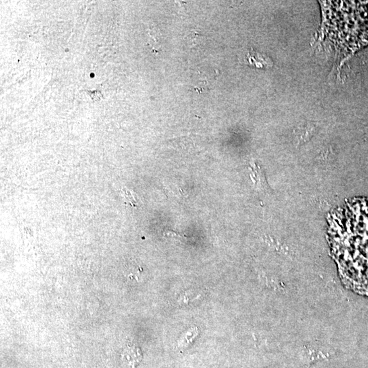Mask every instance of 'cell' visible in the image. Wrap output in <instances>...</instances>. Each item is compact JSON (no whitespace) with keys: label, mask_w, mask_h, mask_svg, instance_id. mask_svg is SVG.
Returning <instances> with one entry per match:
<instances>
[{"label":"cell","mask_w":368,"mask_h":368,"mask_svg":"<svg viewBox=\"0 0 368 368\" xmlns=\"http://www.w3.org/2000/svg\"><path fill=\"white\" fill-rule=\"evenodd\" d=\"M123 356L126 358L129 365L132 366V368H135V366L137 365L142 359V354L140 350L134 346L127 348L123 352Z\"/></svg>","instance_id":"cell-2"},{"label":"cell","mask_w":368,"mask_h":368,"mask_svg":"<svg viewBox=\"0 0 368 368\" xmlns=\"http://www.w3.org/2000/svg\"><path fill=\"white\" fill-rule=\"evenodd\" d=\"M125 196H126V199L128 200L129 203L130 204H132V205H135V203H136V200L135 199V197L134 196H132V197H131V194L130 191H128V190H124Z\"/></svg>","instance_id":"cell-4"},{"label":"cell","mask_w":368,"mask_h":368,"mask_svg":"<svg viewBox=\"0 0 368 368\" xmlns=\"http://www.w3.org/2000/svg\"><path fill=\"white\" fill-rule=\"evenodd\" d=\"M245 58L250 65H254L257 67H266L270 65L267 61L268 59L267 57L261 54L256 53L255 51L248 52Z\"/></svg>","instance_id":"cell-3"},{"label":"cell","mask_w":368,"mask_h":368,"mask_svg":"<svg viewBox=\"0 0 368 368\" xmlns=\"http://www.w3.org/2000/svg\"><path fill=\"white\" fill-rule=\"evenodd\" d=\"M330 244L343 284L368 296V236L333 228Z\"/></svg>","instance_id":"cell-1"}]
</instances>
